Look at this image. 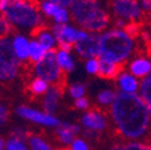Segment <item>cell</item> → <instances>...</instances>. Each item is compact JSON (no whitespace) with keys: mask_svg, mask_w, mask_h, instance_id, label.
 I'll use <instances>...</instances> for the list:
<instances>
[{"mask_svg":"<svg viewBox=\"0 0 151 150\" xmlns=\"http://www.w3.org/2000/svg\"><path fill=\"white\" fill-rule=\"evenodd\" d=\"M110 115L119 135L127 139L145 137L150 131L151 117L138 94L119 91L110 106Z\"/></svg>","mask_w":151,"mask_h":150,"instance_id":"1","label":"cell"},{"mask_svg":"<svg viewBox=\"0 0 151 150\" xmlns=\"http://www.w3.org/2000/svg\"><path fill=\"white\" fill-rule=\"evenodd\" d=\"M134 50V37L125 29H110L101 35L100 59L124 64Z\"/></svg>","mask_w":151,"mask_h":150,"instance_id":"2","label":"cell"},{"mask_svg":"<svg viewBox=\"0 0 151 150\" xmlns=\"http://www.w3.org/2000/svg\"><path fill=\"white\" fill-rule=\"evenodd\" d=\"M73 21L89 32L103 31L109 24V14L96 0H73L70 7Z\"/></svg>","mask_w":151,"mask_h":150,"instance_id":"3","label":"cell"},{"mask_svg":"<svg viewBox=\"0 0 151 150\" xmlns=\"http://www.w3.org/2000/svg\"><path fill=\"white\" fill-rule=\"evenodd\" d=\"M37 0H10L4 17L16 28L30 32L43 28V19L40 13Z\"/></svg>","mask_w":151,"mask_h":150,"instance_id":"4","label":"cell"},{"mask_svg":"<svg viewBox=\"0 0 151 150\" xmlns=\"http://www.w3.org/2000/svg\"><path fill=\"white\" fill-rule=\"evenodd\" d=\"M34 70L37 78L63 89V85L65 84V74L56 59V50L52 49L47 52L46 57L40 63L35 64Z\"/></svg>","mask_w":151,"mask_h":150,"instance_id":"5","label":"cell"},{"mask_svg":"<svg viewBox=\"0 0 151 150\" xmlns=\"http://www.w3.org/2000/svg\"><path fill=\"white\" fill-rule=\"evenodd\" d=\"M111 10L118 18L136 23L143 17V10L138 0H111Z\"/></svg>","mask_w":151,"mask_h":150,"instance_id":"6","label":"cell"},{"mask_svg":"<svg viewBox=\"0 0 151 150\" xmlns=\"http://www.w3.org/2000/svg\"><path fill=\"white\" fill-rule=\"evenodd\" d=\"M74 49L84 59H92L101 55V35L97 32H88L83 39L74 43Z\"/></svg>","mask_w":151,"mask_h":150,"instance_id":"7","label":"cell"},{"mask_svg":"<svg viewBox=\"0 0 151 150\" xmlns=\"http://www.w3.org/2000/svg\"><path fill=\"white\" fill-rule=\"evenodd\" d=\"M17 114L24 119H27V120H30V121L36 123V124H41L45 126H59L60 125V121L54 115L48 114V113H42V112H37V110H35L30 107H27V106L18 107Z\"/></svg>","mask_w":151,"mask_h":150,"instance_id":"8","label":"cell"},{"mask_svg":"<svg viewBox=\"0 0 151 150\" xmlns=\"http://www.w3.org/2000/svg\"><path fill=\"white\" fill-rule=\"evenodd\" d=\"M82 125L90 131H103L107 127V119L102 112L97 109L89 110L82 117Z\"/></svg>","mask_w":151,"mask_h":150,"instance_id":"9","label":"cell"},{"mask_svg":"<svg viewBox=\"0 0 151 150\" xmlns=\"http://www.w3.org/2000/svg\"><path fill=\"white\" fill-rule=\"evenodd\" d=\"M52 32L55 36L58 43H76L79 37V29H76L68 24H54L52 28Z\"/></svg>","mask_w":151,"mask_h":150,"instance_id":"10","label":"cell"},{"mask_svg":"<svg viewBox=\"0 0 151 150\" xmlns=\"http://www.w3.org/2000/svg\"><path fill=\"white\" fill-rule=\"evenodd\" d=\"M129 73L137 78H146L151 76V60L146 57H137L129 64Z\"/></svg>","mask_w":151,"mask_h":150,"instance_id":"11","label":"cell"},{"mask_svg":"<svg viewBox=\"0 0 151 150\" xmlns=\"http://www.w3.org/2000/svg\"><path fill=\"white\" fill-rule=\"evenodd\" d=\"M0 61L14 66H19V60L16 55L13 42L9 37L0 39Z\"/></svg>","mask_w":151,"mask_h":150,"instance_id":"12","label":"cell"},{"mask_svg":"<svg viewBox=\"0 0 151 150\" xmlns=\"http://www.w3.org/2000/svg\"><path fill=\"white\" fill-rule=\"evenodd\" d=\"M61 91H63V89L59 88V87H56V85L49 87L48 91L46 92V96L43 99V108L46 110V113L53 115L54 112L58 109Z\"/></svg>","mask_w":151,"mask_h":150,"instance_id":"13","label":"cell"},{"mask_svg":"<svg viewBox=\"0 0 151 150\" xmlns=\"http://www.w3.org/2000/svg\"><path fill=\"white\" fill-rule=\"evenodd\" d=\"M122 71V64L110 63L107 60L100 59V70L97 76L104 79H115L120 76Z\"/></svg>","mask_w":151,"mask_h":150,"instance_id":"14","label":"cell"},{"mask_svg":"<svg viewBox=\"0 0 151 150\" xmlns=\"http://www.w3.org/2000/svg\"><path fill=\"white\" fill-rule=\"evenodd\" d=\"M118 85L122 92L128 94H137L140 88V83L138 82L137 77L128 72H121L118 77Z\"/></svg>","mask_w":151,"mask_h":150,"instance_id":"15","label":"cell"},{"mask_svg":"<svg viewBox=\"0 0 151 150\" xmlns=\"http://www.w3.org/2000/svg\"><path fill=\"white\" fill-rule=\"evenodd\" d=\"M12 42L18 60L27 61L29 59V47H30L29 40L23 35H16L12 39Z\"/></svg>","mask_w":151,"mask_h":150,"instance_id":"16","label":"cell"},{"mask_svg":"<svg viewBox=\"0 0 151 150\" xmlns=\"http://www.w3.org/2000/svg\"><path fill=\"white\" fill-rule=\"evenodd\" d=\"M79 126L77 125H71V124H60L56 128V135H58L59 139L64 144H72L74 135L79 132Z\"/></svg>","mask_w":151,"mask_h":150,"instance_id":"17","label":"cell"},{"mask_svg":"<svg viewBox=\"0 0 151 150\" xmlns=\"http://www.w3.org/2000/svg\"><path fill=\"white\" fill-rule=\"evenodd\" d=\"M31 35L37 37V41H39V43H40L47 52L54 49L56 39H55V36L53 35V32L49 31L48 29L40 28V29H37V30L32 31Z\"/></svg>","mask_w":151,"mask_h":150,"instance_id":"18","label":"cell"},{"mask_svg":"<svg viewBox=\"0 0 151 150\" xmlns=\"http://www.w3.org/2000/svg\"><path fill=\"white\" fill-rule=\"evenodd\" d=\"M47 54V50L39 43L37 40L30 41V47H29V60L31 63H40Z\"/></svg>","mask_w":151,"mask_h":150,"instance_id":"19","label":"cell"},{"mask_svg":"<svg viewBox=\"0 0 151 150\" xmlns=\"http://www.w3.org/2000/svg\"><path fill=\"white\" fill-rule=\"evenodd\" d=\"M139 92H140V97L143 99L151 117V76L143 78V81L140 82Z\"/></svg>","mask_w":151,"mask_h":150,"instance_id":"20","label":"cell"},{"mask_svg":"<svg viewBox=\"0 0 151 150\" xmlns=\"http://www.w3.org/2000/svg\"><path fill=\"white\" fill-rule=\"evenodd\" d=\"M56 59H58V63L64 72L73 71L74 61H73V58L70 54V52H65V50H60V49L56 50Z\"/></svg>","mask_w":151,"mask_h":150,"instance_id":"21","label":"cell"},{"mask_svg":"<svg viewBox=\"0 0 151 150\" xmlns=\"http://www.w3.org/2000/svg\"><path fill=\"white\" fill-rule=\"evenodd\" d=\"M19 66H14L0 61V81H12L17 77Z\"/></svg>","mask_w":151,"mask_h":150,"instance_id":"22","label":"cell"},{"mask_svg":"<svg viewBox=\"0 0 151 150\" xmlns=\"http://www.w3.org/2000/svg\"><path fill=\"white\" fill-rule=\"evenodd\" d=\"M110 150H151V145L139 142H128L124 144H116Z\"/></svg>","mask_w":151,"mask_h":150,"instance_id":"23","label":"cell"},{"mask_svg":"<svg viewBox=\"0 0 151 150\" xmlns=\"http://www.w3.org/2000/svg\"><path fill=\"white\" fill-rule=\"evenodd\" d=\"M116 94L118 92H114L110 89H104L97 95V102L102 106H111L113 102L115 101Z\"/></svg>","mask_w":151,"mask_h":150,"instance_id":"24","label":"cell"},{"mask_svg":"<svg viewBox=\"0 0 151 150\" xmlns=\"http://www.w3.org/2000/svg\"><path fill=\"white\" fill-rule=\"evenodd\" d=\"M48 89H49L48 83L46 81L41 79V78H35L31 82L30 87H29V90L32 94H35V95H41V94H45V92L48 91Z\"/></svg>","mask_w":151,"mask_h":150,"instance_id":"25","label":"cell"},{"mask_svg":"<svg viewBox=\"0 0 151 150\" xmlns=\"http://www.w3.org/2000/svg\"><path fill=\"white\" fill-rule=\"evenodd\" d=\"M29 145H30L31 150H52L45 139H42L41 137H37V136H32L29 138Z\"/></svg>","mask_w":151,"mask_h":150,"instance_id":"26","label":"cell"},{"mask_svg":"<svg viewBox=\"0 0 151 150\" xmlns=\"http://www.w3.org/2000/svg\"><path fill=\"white\" fill-rule=\"evenodd\" d=\"M60 6L55 5L50 1H48V0H43V1L40 3V9H41V12H43L46 16L48 17H54V14L58 12Z\"/></svg>","mask_w":151,"mask_h":150,"instance_id":"27","label":"cell"},{"mask_svg":"<svg viewBox=\"0 0 151 150\" xmlns=\"http://www.w3.org/2000/svg\"><path fill=\"white\" fill-rule=\"evenodd\" d=\"M53 18H54V21H55L56 24H65L70 19V13L66 10V7H61L60 6L59 10H58V12L54 14Z\"/></svg>","mask_w":151,"mask_h":150,"instance_id":"28","label":"cell"},{"mask_svg":"<svg viewBox=\"0 0 151 150\" xmlns=\"http://www.w3.org/2000/svg\"><path fill=\"white\" fill-rule=\"evenodd\" d=\"M70 94H71V96L76 100L82 99L84 96V94H85V87L81 83H74L70 87Z\"/></svg>","mask_w":151,"mask_h":150,"instance_id":"29","label":"cell"},{"mask_svg":"<svg viewBox=\"0 0 151 150\" xmlns=\"http://www.w3.org/2000/svg\"><path fill=\"white\" fill-rule=\"evenodd\" d=\"M12 24L6 19L5 17H0V39L7 37V35L12 30Z\"/></svg>","mask_w":151,"mask_h":150,"instance_id":"30","label":"cell"},{"mask_svg":"<svg viewBox=\"0 0 151 150\" xmlns=\"http://www.w3.org/2000/svg\"><path fill=\"white\" fill-rule=\"evenodd\" d=\"M85 69L91 74H97L99 70H100V59H97V58L88 59L86 64H85Z\"/></svg>","mask_w":151,"mask_h":150,"instance_id":"31","label":"cell"},{"mask_svg":"<svg viewBox=\"0 0 151 150\" xmlns=\"http://www.w3.org/2000/svg\"><path fill=\"white\" fill-rule=\"evenodd\" d=\"M71 150H89V148H88V144L83 139L77 138V139L73 141Z\"/></svg>","mask_w":151,"mask_h":150,"instance_id":"32","label":"cell"},{"mask_svg":"<svg viewBox=\"0 0 151 150\" xmlns=\"http://www.w3.org/2000/svg\"><path fill=\"white\" fill-rule=\"evenodd\" d=\"M7 115H9L7 108L0 102V126H1L3 124H5V121L7 119Z\"/></svg>","mask_w":151,"mask_h":150,"instance_id":"33","label":"cell"},{"mask_svg":"<svg viewBox=\"0 0 151 150\" xmlns=\"http://www.w3.org/2000/svg\"><path fill=\"white\" fill-rule=\"evenodd\" d=\"M48 1L58 5V6H61V7H71L73 0H48Z\"/></svg>","mask_w":151,"mask_h":150,"instance_id":"34","label":"cell"},{"mask_svg":"<svg viewBox=\"0 0 151 150\" xmlns=\"http://www.w3.org/2000/svg\"><path fill=\"white\" fill-rule=\"evenodd\" d=\"M74 106L77 107L78 109H86V108L89 107V102H88V100H86V99L82 97V99L76 100V102H74Z\"/></svg>","mask_w":151,"mask_h":150,"instance_id":"35","label":"cell"},{"mask_svg":"<svg viewBox=\"0 0 151 150\" xmlns=\"http://www.w3.org/2000/svg\"><path fill=\"white\" fill-rule=\"evenodd\" d=\"M140 7L145 12H151V0H140Z\"/></svg>","mask_w":151,"mask_h":150,"instance_id":"36","label":"cell"},{"mask_svg":"<svg viewBox=\"0 0 151 150\" xmlns=\"http://www.w3.org/2000/svg\"><path fill=\"white\" fill-rule=\"evenodd\" d=\"M59 49L60 50H65V52H71L72 45L71 43H66V42H61V43H59Z\"/></svg>","mask_w":151,"mask_h":150,"instance_id":"37","label":"cell"},{"mask_svg":"<svg viewBox=\"0 0 151 150\" xmlns=\"http://www.w3.org/2000/svg\"><path fill=\"white\" fill-rule=\"evenodd\" d=\"M10 3V0H0V12H4Z\"/></svg>","mask_w":151,"mask_h":150,"instance_id":"38","label":"cell"},{"mask_svg":"<svg viewBox=\"0 0 151 150\" xmlns=\"http://www.w3.org/2000/svg\"><path fill=\"white\" fill-rule=\"evenodd\" d=\"M4 148H5L4 141H3V138H0V150H4Z\"/></svg>","mask_w":151,"mask_h":150,"instance_id":"39","label":"cell"},{"mask_svg":"<svg viewBox=\"0 0 151 150\" xmlns=\"http://www.w3.org/2000/svg\"><path fill=\"white\" fill-rule=\"evenodd\" d=\"M150 43H151V35H150Z\"/></svg>","mask_w":151,"mask_h":150,"instance_id":"40","label":"cell"},{"mask_svg":"<svg viewBox=\"0 0 151 150\" xmlns=\"http://www.w3.org/2000/svg\"><path fill=\"white\" fill-rule=\"evenodd\" d=\"M61 150H68V149H61Z\"/></svg>","mask_w":151,"mask_h":150,"instance_id":"41","label":"cell"}]
</instances>
